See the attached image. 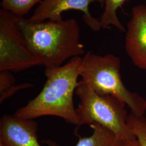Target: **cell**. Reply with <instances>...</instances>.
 <instances>
[{"mask_svg": "<svg viewBox=\"0 0 146 146\" xmlns=\"http://www.w3.org/2000/svg\"><path fill=\"white\" fill-rule=\"evenodd\" d=\"M81 62L82 58L75 57L60 67L46 68L47 78L40 93L17 110L14 115L25 119L55 116L76 125L73 96L78 84Z\"/></svg>", "mask_w": 146, "mask_h": 146, "instance_id": "obj_1", "label": "cell"}, {"mask_svg": "<svg viewBox=\"0 0 146 146\" xmlns=\"http://www.w3.org/2000/svg\"><path fill=\"white\" fill-rule=\"evenodd\" d=\"M19 22L30 49L46 68L60 67L69 58L84 54L80 26L74 19L31 23L19 17Z\"/></svg>", "mask_w": 146, "mask_h": 146, "instance_id": "obj_2", "label": "cell"}, {"mask_svg": "<svg viewBox=\"0 0 146 146\" xmlns=\"http://www.w3.org/2000/svg\"><path fill=\"white\" fill-rule=\"evenodd\" d=\"M121 67L120 58L114 54L101 56L88 52L82 58L80 76L98 94L113 96L128 106L131 113L143 116L146 100L126 88L122 80Z\"/></svg>", "mask_w": 146, "mask_h": 146, "instance_id": "obj_3", "label": "cell"}, {"mask_svg": "<svg viewBox=\"0 0 146 146\" xmlns=\"http://www.w3.org/2000/svg\"><path fill=\"white\" fill-rule=\"evenodd\" d=\"M75 93L80 100L76 108L78 127L98 123L122 140L135 139L127 123L123 102L111 95L98 94L82 81L78 82Z\"/></svg>", "mask_w": 146, "mask_h": 146, "instance_id": "obj_4", "label": "cell"}, {"mask_svg": "<svg viewBox=\"0 0 146 146\" xmlns=\"http://www.w3.org/2000/svg\"><path fill=\"white\" fill-rule=\"evenodd\" d=\"M42 65L30 49L19 17L0 9V71L20 72Z\"/></svg>", "mask_w": 146, "mask_h": 146, "instance_id": "obj_5", "label": "cell"}, {"mask_svg": "<svg viewBox=\"0 0 146 146\" xmlns=\"http://www.w3.org/2000/svg\"><path fill=\"white\" fill-rule=\"evenodd\" d=\"M94 2L104 3V0H43L27 21L31 23L62 21V13L74 10L83 13L84 22L91 30L99 31L102 28L100 20L94 18L89 11V5Z\"/></svg>", "mask_w": 146, "mask_h": 146, "instance_id": "obj_6", "label": "cell"}, {"mask_svg": "<svg viewBox=\"0 0 146 146\" xmlns=\"http://www.w3.org/2000/svg\"><path fill=\"white\" fill-rule=\"evenodd\" d=\"M125 50L133 64L146 70V5L132 8L125 31Z\"/></svg>", "mask_w": 146, "mask_h": 146, "instance_id": "obj_7", "label": "cell"}, {"mask_svg": "<svg viewBox=\"0 0 146 146\" xmlns=\"http://www.w3.org/2000/svg\"><path fill=\"white\" fill-rule=\"evenodd\" d=\"M37 123L33 119L4 115L0 121L2 146H41L38 140Z\"/></svg>", "mask_w": 146, "mask_h": 146, "instance_id": "obj_8", "label": "cell"}, {"mask_svg": "<svg viewBox=\"0 0 146 146\" xmlns=\"http://www.w3.org/2000/svg\"><path fill=\"white\" fill-rule=\"evenodd\" d=\"M93 130L92 135L82 137L78 136V141L75 146H120L123 141L113 131L98 123L90 125ZM43 142L48 146H63L51 140Z\"/></svg>", "mask_w": 146, "mask_h": 146, "instance_id": "obj_9", "label": "cell"}, {"mask_svg": "<svg viewBox=\"0 0 146 146\" xmlns=\"http://www.w3.org/2000/svg\"><path fill=\"white\" fill-rule=\"evenodd\" d=\"M127 0H104V9L100 22L102 28L106 29L110 26L115 27L119 31L125 32V27L120 22L117 11L122 8Z\"/></svg>", "mask_w": 146, "mask_h": 146, "instance_id": "obj_10", "label": "cell"}, {"mask_svg": "<svg viewBox=\"0 0 146 146\" xmlns=\"http://www.w3.org/2000/svg\"><path fill=\"white\" fill-rule=\"evenodd\" d=\"M0 104L25 89L33 86L30 83L16 84V78L9 71H0Z\"/></svg>", "mask_w": 146, "mask_h": 146, "instance_id": "obj_11", "label": "cell"}, {"mask_svg": "<svg viewBox=\"0 0 146 146\" xmlns=\"http://www.w3.org/2000/svg\"><path fill=\"white\" fill-rule=\"evenodd\" d=\"M43 0H1V8L17 17H23L32 8Z\"/></svg>", "mask_w": 146, "mask_h": 146, "instance_id": "obj_12", "label": "cell"}, {"mask_svg": "<svg viewBox=\"0 0 146 146\" xmlns=\"http://www.w3.org/2000/svg\"><path fill=\"white\" fill-rule=\"evenodd\" d=\"M127 123L141 146H146V117L131 113L127 117Z\"/></svg>", "mask_w": 146, "mask_h": 146, "instance_id": "obj_13", "label": "cell"}, {"mask_svg": "<svg viewBox=\"0 0 146 146\" xmlns=\"http://www.w3.org/2000/svg\"><path fill=\"white\" fill-rule=\"evenodd\" d=\"M120 146H141L137 139L123 140Z\"/></svg>", "mask_w": 146, "mask_h": 146, "instance_id": "obj_14", "label": "cell"}, {"mask_svg": "<svg viewBox=\"0 0 146 146\" xmlns=\"http://www.w3.org/2000/svg\"><path fill=\"white\" fill-rule=\"evenodd\" d=\"M0 146H2V145H0Z\"/></svg>", "mask_w": 146, "mask_h": 146, "instance_id": "obj_15", "label": "cell"}]
</instances>
